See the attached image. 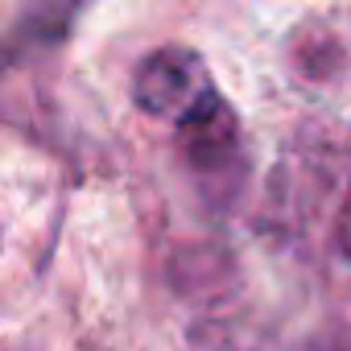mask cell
Masks as SVG:
<instances>
[{
  "mask_svg": "<svg viewBox=\"0 0 351 351\" xmlns=\"http://www.w3.org/2000/svg\"><path fill=\"white\" fill-rule=\"evenodd\" d=\"M178 141H182L186 157L203 169L232 161V153H236V112L228 108V99L215 87H207L178 116Z\"/></svg>",
  "mask_w": 351,
  "mask_h": 351,
  "instance_id": "2",
  "label": "cell"
},
{
  "mask_svg": "<svg viewBox=\"0 0 351 351\" xmlns=\"http://www.w3.org/2000/svg\"><path fill=\"white\" fill-rule=\"evenodd\" d=\"M343 244H347L343 252H351V207L343 211Z\"/></svg>",
  "mask_w": 351,
  "mask_h": 351,
  "instance_id": "3",
  "label": "cell"
},
{
  "mask_svg": "<svg viewBox=\"0 0 351 351\" xmlns=\"http://www.w3.org/2000/svg\"><path fill=\"white\" fill-rule=\"evenodd\" d=\"M207 87V62L191 46H157L132 66V104L145 116L178 120Z\"/></svg>",
  "mask_w": 351,
  "mask_h": 351,
  "instance_id": "1",
  "label": "cell"
}]
</instances>
